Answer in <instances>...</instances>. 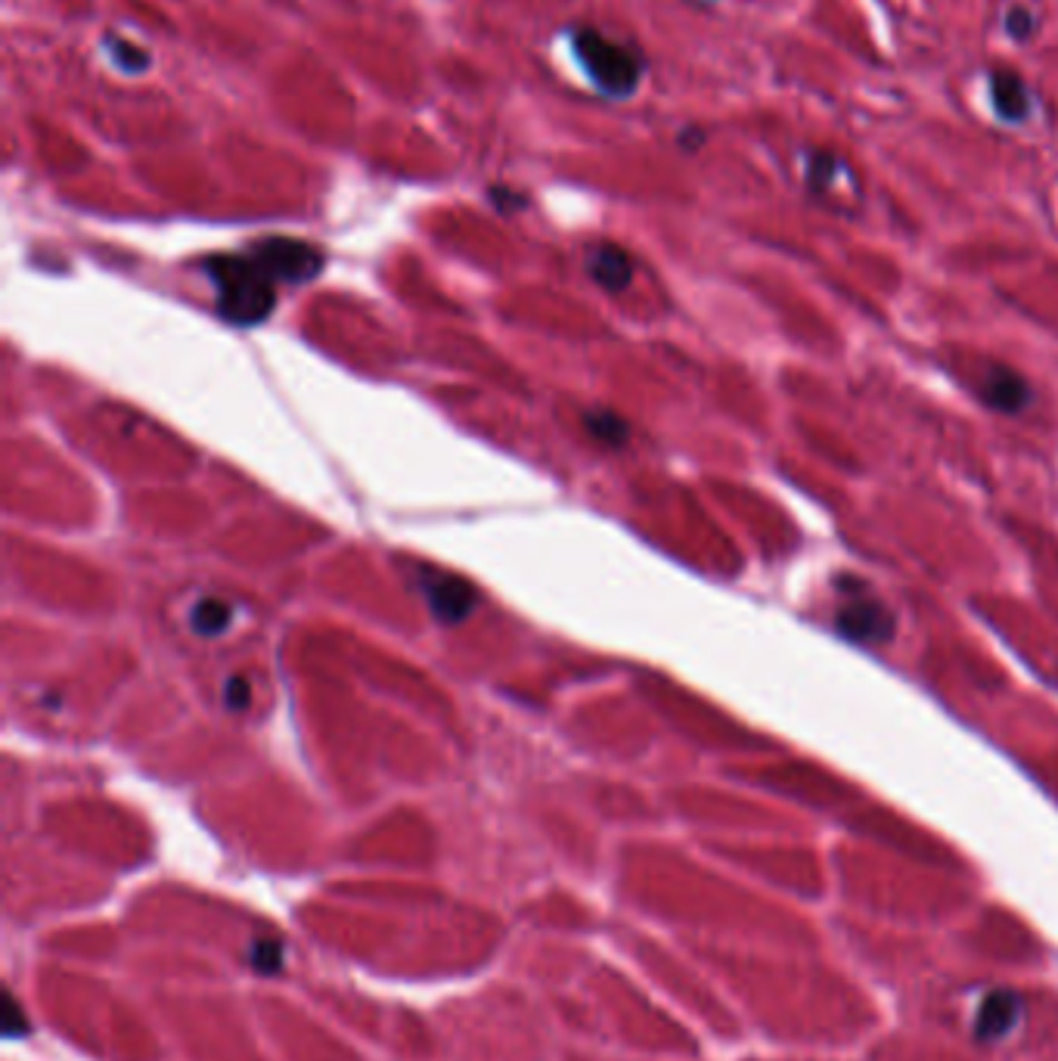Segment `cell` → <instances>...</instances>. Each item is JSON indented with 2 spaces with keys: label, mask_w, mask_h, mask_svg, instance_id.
Here are the masks:
<instances>
[{
  "label": "cell",
  "mask_w": 1058,
  "mask_h": 1061,
  "mask_svg": "<svg viewBox=\"0 0 1058 1061\" xmlns=\"http://www.w3.org/2000/svg\"><path fill=\"white\" fill-rule=\"evenodd\" d=\"M205 274L218 292V307L227 321L252 326L274 311V277L255 258L215 255L205 262Z\"/></svg>",
  "instance_id": "cell-1"
},
{
  "label": "cell",
  "mask_w": 1058,
  "mask_h": 1061,
  "mask_svg": "<svg viewBox=\"0 0 1058 1061\" xmlns=\"http://www.w3.org/2000/svg\"><path fill=\"white\" fill-rule=\"evenodd\" d=\"M571 53L596 88L606 97L624 100L643 81V62L634 50L606 38L603 31L578 29L571 35Z\"/></svg>",
  "instance_id": "cell-2"
},
{
  "label": "cell",
  "mask_w": 1058,
  "mask_h": 1061,
  "mask_svg": "<svg viewBox=\"0 0 1058 1061\" xmlns=\"http://www.w3.org/2000/svg\"><path fill=\"white\" fill-rule=\"evenodd\" d=\"M839 590L844 593V602L835 615L841 637L863 646H879L894 637V615L884 602L872 597L863 578H848L839 583Z\"/></svg>",
  "instance_id": "cell-3"
},
{
  "label": "cell",
  "mask_w": 1058,
  "mask_h": 1061,
  "mask_svg": "<svg viewBox=\"0 0 1058 1061\" xmlns=\"http://www.w3.org/2000/svg\"><path fill=\"white\" fill-rule=\"evenodd\" d=\"M252 258L262 264L264 271L274 279L283 283H307L320 274L323 267V255L317 248L307 246L302 239H290V236H271L262 239Z\"/></svg>",
  "instance_id": "cell-4"
},
{
  "label": "cell",
  "mask_w": 1058,
  "mask_h": 1061,
  "mask_svg": "<svg viewBox=\"0 0 1058 1061\" xmlns=\"http://www.w3.org/2000/svg\"><path fill=\"white\" fill-rule=\"evenodd\" d=\"M981 397L997 413H1021L1030 404V385L1012 366H990L981 376Z\"/></svg>",
  "instance_id": "cell-5"
},
{
  "label": "cell",
  "mask_w": 1058,
  "mask_h": 1061,
  "mask_svg": "<svg viewBox=\"0 0 1058 1061\" xmlns=\"http://www.w3.org/2000/svg\"><path fill=\"white\" fill-rule=\"evenodd\" d=\"M422 590H425V597H429V606L435 611L441 621H460L469 615L472 609V599L476 593L466 587L460 578H453V574H422Z\"/></svg>",
  "instance_id": "cell-6"
},
{
  "label": "cell",
  "mask_w": 1058,
  "mask_h": 1061,
  "mask_svg": "<svg viewBox=\"0 0 1058 1061\" xmlns=\"http://www.w3.org/2000/svg\"><path fill=\"white\" fill-rule=\"evenodd\" d=\"M1018 1018H1021V1000L1015 996L1012 990H1000V993L987 996L984 1003H981L974 1033H978L984 1043H993V1040H1000V1037L1012 1031L1015 1024H1018Z\"/></svg>",
  "instance_id": "cell-7"
},
{
  "label": "cell",
  "mask_w": 1058,
  "mask_h": 1061,
  "mask_svg": "<svg viewBox=\"0 0 1058 1061\" xmlns=\"http://www.w3.org/2000/svg\"><path fill=\"white\" fill-rule=\"evenodd\" d=\"M590 274L594 279L603 286V289L609 292H621L630 279H634V264H630V255L618 246H609V243H603V246H596L590 252Z\"/></svg>",
  "instance_id": "cell-8"
},
{
  "label": "cell",
  "mask_w": 1058,
  "mask_h": 1061,
  "mask_svg": "<svg viewBox=\"0 0 1058 1061\" xmlns=\"http://www.w3.org/2000/svg\"><path fill=\"white\" fill-rule=\"evenodd\" d=\"M990 97L1006 121H1025L1030 112V94L1015 72H997L990 78Z\"/></svg>",
  "instance_id": "cell-9"
},
{
  "label": "cell",
  "mask_w": 1058,
  "mask_h": 1061,
  "mask_svg": "<svg viewBox=\"0 0 1058 1061\" xmlns=\"http://www.w3.org/2000/svg\"><path fill=\"white\" fill-rule=\"evenodd\" d=\"M283 965H286V946H283V941H276V937H262V941H255L252 950H248V969L264 974V978L280 974L283 972Z\"/></svg>",
  "instance_id": "cell-10"
},
{
  "label": "cell",
  "mask_w": 1058,
  "mask_h": 1061,
  "mask_svg": "<svg viewBox=\"0 0 1058 1061\" xmlns=\"http://www.w3.org/2000/svg\"><path fill=\"white\" fill-rule=\"evenodd\" d=\"M231 615L233 609L224 599H203V602H196L189 621H193V630H196V633L212 637V633H221L224 627L231 625Z\"/></svg>",
  "instance_id": "cell-11"
},
{
  "label": "cell",
  "mask_w": 1058,
  "mask_h": 1061,
  "mask_svg": "<svg viewBox=\"0 0 1058 1061\" xmlns=\"http://www.w3.org/2000/svg\"><path fill=\"white\" fill-rule=\"evenodd\" d=\"M587 429H590V435L606 441V444H621V441H627V425H624L618 416H611V413L587 416Z\"/></svg>",
  "instance_id": "cell-12"
},
{
  "label": "cell",
  "mask_w": 1058,
  "mask_h": 1061,
  "mask_svg": "<svg viewBox=\"0 0 1058 1061\" xmlns=\"http://www.w3.org/2000/svg\"><path fill=\"white\" fill-rule=\"evenodd\" d=\"M26 1033H29L26 1012L19 1009L16 996L7 990V993H3V1037H7V1040H19V1037H26Z\"/></svg>",
  "instance_id": "cell-13"
},
{
  "label": "cell",
  "mask_w": 1058,
  "mask_h": 1061,
  "mask_svg": "<svg viewBox=\"0 0 1058 1061\" xmlns=\"http://www.w3.org/2000/svg\"><path fill=\"white\" fill-rule=\"evenodd\" d=\"M1006 31L1012 35L1015 41H1028L1037 35V16L1025 10V7H1015L1006 13Z\"/></svg>",
  "instance_id": "cell-14"
},
{
  "label": "cell",
  "mask_w": 1058,
  "mask_h": 1061,
  "mask_svg": "<svg viewBox=\"0 0 1058 1061\" xmlns=\"http://www.w3.org/2000/svg\"><path fill=\"white\" fill-rule=\"evenodd\" d=\"M835 168H839V159L832 156V153H813L811 165H807V177H811V187L813 189H823L835 177Z\"/></svg>",
  "instance_id": "cell-15"
},
{
  "label": "cell",
  "mask_w": 1058,
  "mask_h": 1061,
  "mask_svg": "<svg viewBox=\"0 0 1058 1061\" xmlns=\"http://www.w3.org/2000/svg\"><path fill=\"white\" fill-rule=\"evenodd\" d=\"M112 57H116V62L125 72H140L146 62H149L144 50H137V47L128 45V41H116V45H112Z\"/></svg>",
  "instance_id": "cell-16"
},
{
  "label": "cell",
  "mask_w": 1058,
  "mask_h": 1061,
  "mask_svg": "<svg viewBox=\"0 0 1058 1061\" xmlns=\"http://www.w3.org/2000/svg\"><path fill=\"white\" fill-rule=\"evenodd\" d=\"M248 696H252V689L246 686L243 677H233L231 684H227V705L231 708H246Z\"/></svg>",
  "instance_id": "cell-17"
}]
</instances>
